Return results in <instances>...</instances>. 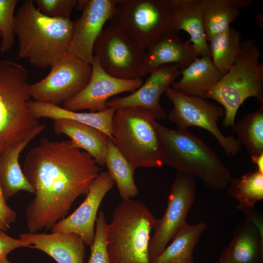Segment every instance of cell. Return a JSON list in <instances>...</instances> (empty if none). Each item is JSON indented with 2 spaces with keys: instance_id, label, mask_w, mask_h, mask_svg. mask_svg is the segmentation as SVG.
Segmentation results:
<instances>
[{
  "instance_id": "6da1fadb",
  "label": "cell",
  "mask_w": 263,
  "mask_h": 263,
  "mask_svg": "<svg viewBox=\"0 0 263 263\" xmlns=\"http://www.w3.org/2000/svg\"><path fill=\"white\" fill-rule=\"evenodd\" d=\"M100 169L70 139L42 138L27 153L22 169L35 191L25 212L29 232L51 230L65 218L75 200L87 194Z\"/></svg>"
},
{
  "instance_id": "7a4b0ae2",
  "label": "cell",
  "mask_w": 263,
  "mask_h": 263,
  "mask_svg": "<svg viewBox=\"0 0 263 263\" xmlns=\"http://www.w3.org/2000/svg\"><path fill=\"white\" fill-rule=\"evenodd\" d=\"M15 35L19 42L18 59H27L36 68L43 69L60 59L68 52L74 21L47 17L34 1H24L15 13Z\"/></svg>"
},
{
  "instance_id": "3957f363",
  "label": "cell",
  "mask_w": 263,
  "mask_h": 263,
  "mask_svg": "<svg viewBox=\"0 0 263 263\" xmlns=\"http://www.w3.org/2000/svg\"><path fill=\"white\" fill-rule=\"evenodd\" d=\"M28 72L21 64L0 59V155L45 128L33 114Z\"/></svg>"
},
{
  "instance_id": "277c9868",
  "label": "cell",
  "mask_w": 263,
  "mask_h": 263,
  "mask_svg": "<svg viewBox=\"0 0 263 263\" xmlns=\"http://www.w3.org/2000/svg\"><path fill=\"white\" fill-rule=\"evenodd\" d=\"M156 127L164 165L198 178L209 189L227 187L230 170L205 142L188 129L173 130L157 122Z\"/></svg>"
},
{
  "instance_id": "5b68a950",
  "label": "cell",
  "mask_w": 263,
  "mask_h": 263,
  "mask_svg": "<svg viewBox=\"0 0 263 263\" xmlns=\"http://www.w3.org/2000/svg\"><path fill=\"white\" fill-rule=\"evenodd\" d=\"M257 41L247 38L241 42L240 53L231 69L215 85L206 89L202 97L211 98L225 111L222 122L233 127L237 111L248 98L263 104V64Z\"/></svg>"
},
{
  "instance_id": "8992f818",
  "label": "cell",
  "mask_w": 263,
  "mask_h": 263,
  "mask_svg": "<svg viewBox=\"0 0 263 263\" xmlns=\"http://www.w3.org/2000/svg\"><path fill=\"white\" fill-rule=\"evenodd\" d=\"M156 220L142 202L123 200L107 224L106 244L110 263H150L149 244Z\"/></svg>"
},
{
  "instance_id": "52a82bcc",
  "label": "cell",
  "mask_w": 263,
  "mask_h": 263,
  "mask_svg": "<svg viewBox=\"0 0 263 263\" xmlns=\"http://www.w3.org/2000/svg\"><path fill=\"white\" fill-rule=\"evenodd\" d=\"M156 119L148 110L130 107L115 111L112 122L115 145L136 169L164 165Z\"/></svg>"
},
{
  "instance_id": "ba28073f",
  "label": "cell",
  "mask_w": 263,
  "mask_h": 263,
  "mask_svg": "<svg viewBox=\"0 0 263 263\" xmlns=\"http://www.w3.org/2000/svg\"><path fill=\"white\" fill-rule=\"evenodd\" d=\"M110 21L145 51L171 30L166 0H118Z\"/></svg>"
},
{
  "instance_id": "9c48e42d",
  "label": "cell",
  "mask_w": 263,
  "mask_h": 263,
  "mask_svg": "<svg viewBox=\"0 0 263 263\" xmlns=\"http://www.w3.org/2000/svg\"><path fill=\"white\" fill-rule=\"evenodd\" d=\"M165 93L173 104L169 117L178 128H202L215 137L227 155L233 157L240 151L242 148L238 140L232 135H224L217 126L219 118L225 115L222 106L201 96L184 94L170 87Z\"/></svg>"
},
{
  "instance_id": "30bf717a",
  "label": "cell",
  "mask_w": 263,
  "mask_h": 263,
  "mask_svg": "<svg viewBox=\"0 0 263 263\" xmlns=\"http://www.w3.org/2000/svg\"><path fill=\"white\" fill-rule=\"evenodd\" d=\"M50 73L31 84L34 100L60 106L81 92L88 83L91 64L68 52L50 67Z\"/></svg>"
},
{
  "instance_id": "8fae6325",
  "label": "cell",
  "mask_w": 263,
  "mask_h": 263,
  "mask_svg": "<svg viewBox=\"0 0 263 263\" xmlns=\"http://www.w3.org/2000/svg\"><path fill=\"white\" fill-rule=\"evenodd\" d=\"M145 51L118 28H103L94 47V54L103 69L121 79L142 78Z\"/></svg>"
},
{
  "instance_id": "7c38bea8",
  "label": "cell",
  "mask_w": 263,
  "mask_h": 263,
  "mask_svg": "<svg viewBox=\"0 0 263 263\" xmlns=\"http://www.w3.org/2000/svg\"><path fill=\"white\" fill-rule=\"evenodd\" d=\"M196 188L195 177L177 171L165 212L160 219L156 220L153 234L150 241V263L187 224V216L195 200Z\"/></svg>"
},
{
  "instance_id": "4fadbf2b",
  "label": "cell",
  "mask_w": 263,
  "mask_h": 263,
  "mask_svg": "<svg viewBox=\"0 0 263 263\" xmlns=\"http://www.w3.org/2000/svg\"><path fill=\"white\" fill-rule=\"evenodd\" d=\"M91 66L88 83L78 94L62 103L64 109L75 112H102L109 108L106 103L110 97L126 92H133L143 83L142 78L125 79L110 75L103 69L95 55Z\"/></svg>"
},
{
  "instance_id": "5bb4252c",
  "label": "cell",
  "mask_w": 263,
  "mask_h": 263,
  "mask_svg": "<svg viewBox=\"0 0 263 263\" xmlns=\"http://www.w3.org/2000/svg\"><path fill=\"white\" fill-rule=\"evenodd\" d=\"M118 0H79L76 7L81 11L74 21V30L68 52L91 64L94 43L110 21Z\"/></svg>"
},
{
  "instance_id": "9a60e30c",
  "label": "cell",
  "mask_w": 263,
  "mask_h": 263,
  "mask_svg": "<svg viewBox=\"0 0 263 263\" xmlns=\"http://www.w3.org/2000/svg\"><path fill=\"white\" fill-rule=\"evenodd\" d=\"M114 184L108 171L100 172L92 183L82 203L71 215L56 224L51 231L75 233L91 247L98 210L104 197Z\"/></svg>"
},
{
  "instance_id": "2e32d148",
  "label": "cell",
  "mask_w": 263,
  "mask_h": 263,
  "mask_svg": "<svg viewBox=\"0 0 263 263\" xmlns=\"http://www.w3.org/2000/svg\"><path fill=\"white\" fill-rule=\"evenodd\" d=\"M180 75L181 70L176 64L162 66L150 74L145 82L132 94L109 100L107 106L115 111L140 107L149 111L156 120L166 119L168 115L160 104V98Z\"/></svg>"
},
{
  "instance_id": "e0dca14e",
  "label": "cell",
  "mask_w": 263,
  "mask_h": 263,
  "mask_svg": "<svg viewBox=\"0 0 263 263\" xmlns=\"http://www.w3.org/2000/svg\"><path fill=\"white\" fill-rule=\"evenodd\" d=\"M190 40L183 41L178 33L169 30L157 39L147 50L142 72L145 76L168 64L178 65L182 71L199 57Z\"/></svg>"
},
{
  "instance_id": "ac0fdd59",
  "label": "cell",
  "mask_w": 263,
  "mask_h": 263,
  "mask_svg": "<svg viewBox=\"0 0 263 263\" xmlns=\"http://www.w3.org/2000/svg\"><path fill=\"white\" fill-rule=\"evenodd\" d=\"M19 237L29 244V247L44 252L57 263H84L85 244L75 233L28 232L21 233Z\"/></svg>"
},
{
  "instance_id": "d6986e66",
  "label": "cell",
  "mask_w": 263,
  "mask_h": 263,
  "mask_svg": "<svg viewBox=\"0 0 263 263\" xmlns=\"http://www.w3.org/2000/svg\"><path fill=\"white\" fill-rule=\"evenodd\" d=\"M170 12V27L173 31L187 32L194 49L201 57L210 56L203 27L199 0H166Z\"/></svg>"
},
{
  "instance_id": "ffe728a7",
  "label": "cell",
  "mask_w": 263,
  "mask_h": 263,
  "mask_svg": "<svg viewBox=\"0 0 263 263\" xmlns=\"http://www.w3.org/2000/svg\"><path fill=\"white\" fill-rule=\"evenodd\" d=\"M219 263H263V234L244 219L237 225Z\"/></svg>"
},
{
  "instance_id": "44dd1931",
  "label": "cell",
  "mask_w": 263,
  "mask_h": 263,
  "mask_svg": "<svg viewBox=\"0 0 263 263\" xmlns=\"http://www.w3.org/2000/svg\"><path fill=\"white\" fill-rule=\"evenodd\" d=\"M56 134H64L78 148L89 154L99 166L105 165L108 137L101 130L75 120H54Z\"/></svg>"
},
{
  "instance_id": "7402d4cb",
  "label": "cell",
  "mask_w": 263,
  "mask_h": 263,
  "mask_svg": "<svg viewBox=\"0 0 263 263\" xmlns=\"http://www.w3.org/2000/svg\"><path fill=\"white\" fill-rule=\"evenodd\" d=\"M30 109L37 119L46 118L56 120L67 119L75 120L98 129L104 132L113 142L112 122L115 110L112 108L99 112L83 113L72 111L49 103L31 100Z\"/></svg>"
},
{
  "instance_id": "603a6c76",
  "label": "cell",
  "mask_w": 263,
  "mask_h": 263,
  "mask_svg": "<svg viewBox=\"0 0 263 263\" xmlns=\"http://www.w3.org/2000/svg\"><path fill=\"white\" fill-rule=\"evenodd\" d=\"M203 27L207 41L230 27L243 10L249 7L253 0H199Z\"/></svg>"
},
{
  "instance_id": "cb8c5ba5",
  "label": "cell",
  "mask_w": 263,
  "mask_h": 263,
  "mask_svg": "<svg viewBox=\"0 0 263 263\" xmlns=\"http://www.w3.org/2000/svg\"><path fill=\"white\" fill-rule=\"evenodd\" d=\"M181 78L172 88L189 96L202 97L204 91L216 84L223 75L214 66L210 56L197 58L181 71Z\"/></svg>"
},
{
  "instance_id": "d4e9b609",
  "label": "cell",
  "mask_w": 263,
  "mask_h": 263,
  "mask_svg": "<svg viewBox=\"0 0 263 263\" xmlns=\"http://www.w3.org/2000/svg\"><path fill=\"white\" fill-rule=\"evenodd\" d=\"M33 139L12 146L0 155V186L6 200L20 191L35 193L19 163L20 153Z\"/></svg>"
},
{
  "instance_id": "484cf974",
  "label": "cell",
  "mask_w": 263,
  "mask_h": 263,
  "mask_svg": "<svg viewBox=\"0 0 263 263\" xmlns=\"http://www.w3.org/2000/svg\"><path fill=\"white\" fill-rule=\"evenodd\" d=\"M206 224H187L151 263H193V250L207 228Z\"/></svg>"
},
{
  "instance_id": "4316f807",
  "label": "cell",
  "mask_w": 263,
  "mask_h": 263,
  "mask_svg": "<svg viewBox=\"0 0 263 263\" xmlns=\"http://www.w3.org/2000/svg\"><path fill=\"white\" fill-rule=\"evenodd\" d=\"M105 166L116 184L119 195L123 200L132 199L138 194V189L134 180L136 169L126 159L109 138Z\"/></svg>"
},
{
  "instance_id": "83f0119b",
  "label": "cell",
  "mask_w": 263,
  "mask_h": 263,
  "mask_svg": "<svg viewBox=\"0 0 263 263\" xmlns=\"http://www.w3.org/2000/svg\"><path fill=\"white\" fill-rule=\"evenodd\" d=\"M241 38L240 33L230 27L208 41L212 63L223 75L233 66L240 53Z\"/></svg>"
},
{
  "instance_id": "f1b7e54d",
  "label": "cell",
  "mask_w": 263,
  "mask_h": 263,
  "mask_svg": "<svg viewBox=\"0 0 263 263\" xmlns=\"http://www.w3.org/2000/svg\"><path fill=\"white\" fill-rule=\"evenodd\" d=\"M232 127L237 140L245 147L250 157L263 153V104L234 123Z\"/></svg>"
},
{
  "instance_id": "f546056e",
  "label": "cell",
  "mask_w": 263,
  "mask_h": 263,
  "mask_svg": "<svg viewBox=\"0 0 263 263\" xmlns=\"http://www.w3.org/2000/svg\"><path fill=\"white\" fill-rule=\"evenodd\" d=\"M227 187L228 195L237 200L239 204L254 206L263 199V173L257 169L240 178H231Z\"/></svg>"
},
{
  "instance_id": "4dcf8cb0",
  "label": "cell",
  "mask_w": 263,
  "mask_h": 263,
  "mask_svg": "<svg viewBox=\"0 0 263 263\" xmlns=\"http://www.w3.org/2000/svg\"><path fill=\"white\" fill-rule=\"evenodd\" d=\"M17 0H0V52H9L15 41V11Z\"/></svg>"
},
{
  "instance_id": "1f68e13d",
  "label": "cell",
  "mask_w": 263,
  "mask_h": 263,
  "mask_svg": "<svg viewBox=\"0 0 263 263\" xmlns=\"http://www.w3.org/2000/svg\"><path fill=\"white\" fill-rule=\"evenodd\" d=\"M107 224L104 213L100 211L96 220L94 239L87 263H110L106 244Z\"/></svg>"
},
{
  "instance_id": "d6a6232c",
  "label": "cell",
  "mask_w": 263,
  "mask_h": 263,
  "mask_svg": "<svg viewBox=\"0 0 263 263\" xmlns=\"http://www.w3.org/2000/svg\"><path fill=\"white\" fill-rule=\"evenodd\" d=\"M38 9L45 16L55 19H70L76 0H35Z\"/></svg>"
},
{
  "instance_id": "836d02e7",
  "label": "cell",
  "mask_w": 263,
  "mask_h": 263,
  "mask_svg": "<svg viewBox=\"0 0 263 263\" xmlns=\"http://www.w3.org/2000/svg\"><path fill=\"white\" fill-rule=\"evenodd\" d=\"M17 218V213L7 204L0 186V230L8 231Z\"/></svg>"
},
{
  "instance_id": "e575fe53",
  "label": "cell",
  "mask_w": 263,
  "mask_h": 263,
  "mask_svg": "<svg viewBox=\"0 0 263 263\" xmlns=\"http://www.w3.org/2000/svg\"><path fill=\"white\" fill-rule=\"evenodd\" d=\"M29 244L21 239L13 238L0 230V257L7 256L11 252L20 247H29Z\"/></svg>"
},
{
  "instance_id": "d590c367",
  "label": "cell",
  "mask_w": 263,
  "mask_h": 263,
  "mask_svg": "<svg viewBox=\"0 0 263 263\" xmlns=\"http://www.w3.org/2000/svg\"><path fill=\"white\" fill-rule=\"evenodd\" d=\"M237 209L242 211L245 215V219L253 224L263 234V221L262 212L254 206H248L238 204Z\"/></svg>"
},
{
  "instance_id": "8d00e7d4",
  "label": "cell",
  "mask_w": 263,
  "mask_h": 263,
  "mask_svg": "<svg viewBox=\"0 0 263 263\" xmlns=\"http://www.w3.org/2000/svg\"><path fill=\"white\" fill-rule=\"evenodd\" d=\"M251 159L252 162L257 165V170L263 173V153L259 155L251 156Z\"/></svg>"
},
{
  "instance_id": "74e56055",
  "label": "cell",
  "mask_w": 263,
  "mask_h": 263,
  "mask_svg": "<svg viewBox=\"0 0 263 263\" xmlns=\"http://www.w3.org/2000/svg\"><path fill=\"white\" fill-rule=\"evenodd\" d=\"M0 263H11L7 259V256H3L0 257Z\"/></svg>"
},
{
  "instance_id": "f35d334b",
  "label": "cell",
  "mask_w": 263,
  "mask_h": 263,
  "mask_svg": "<svg viewBox=\"0 0 263 263\" xmlns=\"http://www.w3.org/2000/svg\"><path fill=\"white\" fill-rule=\"evenodd\" d=\"M0 38H1V35H0Z\"/></svg>"
}]
</instances>
